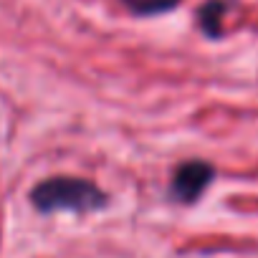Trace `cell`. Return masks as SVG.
Here are the masks:
<instances>
[{
	"label": "cell",
	"instance_id": "cell-1",
	"mask_svg": "<svg viewBox=\"0 0 258 258\" xmlns=\"http://www.w3.org/2000/svg\"><path fill=\"white\" fill-rule=\"evenodd\" d=\"M28 203L41 215H56V213L91 215L109 205V192L86 177L51 175L31 187Z\"/></svg>",
	"mask_w": 258,
	"mask_h": 258
},
{
	"label": "cell",
	"instance_id": "cell-2",
	"mask_svg": "<svg viewBox=\"0 0 258 258\" xmlns=\"http://www.w3.org/2000/svg\"><path fill=\"white\" fill-rule=\"evenodd\" d=\"M215 180V167L205 160H185L175 165L170 177V198L180 205H195Z\"/></svg>",
	"mask_w": 258,
	"mask_h": 258
},
{
	"label": "cell",
	"instance_id": "cell-3",
	"mask_svg": "<svg viewBox=\"0 0 258 258\" xmlns=\"http://www.w3.org/2000/svg\"><path fill=\"white\" fill-rule=\"evenodd\" d=\"M225 11H228V3H225V0H208V3L198 11L200 31H203L208 38H218V36H220V26H223Z\"/></svg>",
	"mask_w": 258,
	"mask_h": 258
},
{
	"label": "cell",
	"instance_id": "cell-4",
	"mask_svg": "<svg viewBox=\"0 0 258 258\" xmlns=\"http://www.w3.org/2000/svg\"><path fill=\"white\" fill-rule=\"evenodd\" d=\"M119 3L137 18H155L175 11L182 0H119Z\"/></svg>",
	"mask_w": 258,
	"mask_h": 258
}]
</instances>
